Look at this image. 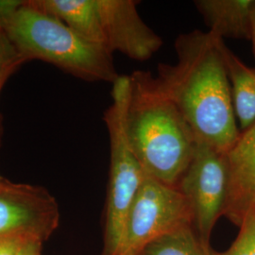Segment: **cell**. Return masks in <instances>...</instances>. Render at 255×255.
<instances>
[{
  "label": "cell",
  "instance_id": "obj_1",
  "mask_svg": "<svg viewBox=\"0 0 255 255\" xmlns=\"http://www.w3.org/2000/svg\"><path fill=\"white\" fill-rule=\"evenodd\" d=\"M224 40L195 29L175 40L177 62L159 64L161 89L188 122L197 141L226 153L240 135L221 47Z\"/></svg>",
  "mask_w": 255,
  "mask_h": 255
},
{
  "label": "cell",
  "instance_id": "obj_2",
  "mask_svg": "<svg viewBox=\"0 0 255 255\" xmlns=\"http://www.w3.org/2000/svg\"><path fill=\"white\" fill-rule=\"evenodd\" d=\"M128 77L125 126L132 151L147 177L177 187L190 164L196 136L155 76L136 70Z\"/></svg>",
  "mask_w": 255,
  "mask_h": 255
},
{
  "label": "cell",
  "instance_id": "obj_3",
  "mask_svg": "<svg viewBox=\"0 0 255 255\" xmlns=\"http://www.w3.org/2000/svg\"><path fill=\"white\" fill-rule=\"evenodd\" d=\"M0 26L27 62L42 60L89 82L114 83L120 77L113 53L37 9L30 1H23Z\"/></svg>",
  "mask_w": 255,
  "mask_h": 255
},
{
  "label": "cell",
  "instance_id": "obj_4",
  "mask_svg": "<svg viewBox=\"0 0 255 255\" xmlns=\"http://www.w3.org/2000/svg\"><path fill=\"white\" fill-rule=\"evenodd\" d=\"M128 96L129 77L120 76L113 83L112 104L104 114L111 151L104 255H118L129 211L146 178L126 132Z\"/></svg>",
  "mask_w": 255,
  "mask_h": 255
},
{
  "label": "cell",
  "instance_id": "obj_5",
  "mask_svg": "<svg viewBox=\"0 0 255 255\" xmlns=\"http://www.w3.org/2000/svg\"><path fill=\"white\" fill-rule=\"evenodd\" d=\"M186 224H194V219L182 192L146 175L129 211L117 255H139L158 237Z\"/></svg>",
  "mask_w": 255,
  "mask_h": 255
},
{
  "label": "cell",
  "instance_id": "obj_6",
  "mask_svg": "<svg viewBox=\"0 0 255 255\" xmlns=\"http://www.w3.org/2000/svg\"><path fill=\"white\" fill-rule=\"evenodd\" d=\"M177 187L190 204L194 225L201 240L209 245L210 236L223 216L228 191L225 153L197 141L190 164Z\"/></svg>",
  "mask_w": 255,
  "mask_h": 255
},
{
  "label": "cell",
  "instance_id": "obj_7",
  "mask_svg": "<svg viewBox=\"0 0 255 255\" xmlns=\"http://www.w3.org/2000/svg\"><path fill=\"white\" fill-rule=\"evenodd\" d=\"M135 0H97L105 47L135 61H146L164 41L141 17Z\"/></svg>",
  "mask_w": 255,
  "mask_h": 255
},
{
  "label": "cell",
  "instance_id": "obj_8",
  "mask_svg": "<svg viewBox=\"0 0 255 255\" xmlns=\"http://www.w3.org/2000/svg\"><path fill=\"white\" fill-rule=\"evenodd\" d=\"M58 216L56 201L43 188L11 182L0 191V237L42 238L56 224Z\"/></svg>",
  "mask_w": 255,
  "mask_h": 255
},
{
  "label": "cell",
  "instance_id": "obj_9",
  "mask_svg": "<svg viewBox=\"0 0 255 255\" xmlns=\"http://www.w3.org/2000/svg\"><path fill=\"white\" fill-rule=\"evenodd\" d=\"M225 158L228 191L223 216L240 226L255 209V123L240 132Z\"/></svg>",
  "mask_w": 255,
  "mask_h": 255
},
{
  "label": "cell",
  "instance_id": "obj_10",
  "mask_svg": "<svg viewBox=\"0 0 255 255\" xmlns=\"http://www.w3.org/2000/svg\"><path fill=\"white\" fill-rule=\"evenodd\" d=\"M194 5L211 34L222 40H251L255 0H196Z\"/></svg>",
  "mask_w": 255,
  "mask_h": 255
},
{
  "label": "cell",
  "instance_id": "obj_11",
  "mask_svg": "<svg viewBox=\"0 0 255 255\" xmlns=\"http://www.w3.org/2000/svg\"><path fill=\"white\" fill-rule=\"evenodd\" d=\"M30 3L86 40L106 48L97 0H30Z\"/></svg>",
  "mask_w": 255,
  "mask_h": 255
},
{
  "label": "cell",
  "instance_id": "obj_12",
  "mask_svg": "<svg viewBox=\"0 0 255 255\" xmlns=\"http://www.w3.org/2000/svg\"><path fill=\"white\" fill-rule=\"evenodd\" d=\"M221 50L241 132L255 123V68L244 64L224 43Z\"/></svg>",
  "mask_w": 255,
  "mask_h": 255
},
{
  "label": "cell",
  "instance_id": "obj_13",
  "mask_svg": "<svg viewBox=\"0 0 255 255\" xmlns=\"http://www.w3.org/2000/svg\"><path fill=\"white\" fill-rule=\"evenodd\" d=\"M194 224H186L158 237L139 255H225L213 251L193 230Z\"/></svg>",
  "mask_w": 255,
  "mask_h": 255
},
{
  "label": "cell",
  "instance_id": "obj_14",
  "mask_svg": "<svg viewBox=\"0 0 255 255\" xmlns=\"http://www.w3.org/2000/svg\"><path fill=\"white\" fill-rule=\"evenodd\" d=\"M26 62L27 60L0 26V92L10 75Z\"/></svg>",
  "mask_w": 255,
  "mask_h": 255
},
{
  "label": "cell",
  "instance_id": "obj_15",
  "mask_svg": "<svg viewBox=\"0 0 255 255\" xmlns=\"http://www.w3.org/2000/svg\"><path fill=\"white\" fill-rule=\"evenodd\" d=\"M237 240L225 255H255V209L240 225Z\"/></svg>",
  "mask_w": 255,
  "mask_h": 255
},
{
  "label": "cell",
  "instance_id": "obj_16",
  "mask_svg": "<svg viewBox=\"0 0 255 255\" xmlns=\"http://www.w3.org/2000/svg\"><path fill=\"white\" fill-rule=\"evenodd\" d=\"M31 236L0 237V255H18L24 242ZM40 238V237H39Z\"/></svg>",
  "mask_w": 255,
  "mask_h": 255
},
{
  "label": "cell",
  "instance_id": "obj_17",
  "mask_svg": "<svg viewBox=\"0 0 255 255\" xmlns=\"http://www.w3.org/2000/svg\"><path fill=\"white\" fill-rule=\"evenodd\" d=\"M41 238L30 237L27 239L19 251L18 255H40Z\"/></svg>",
  "mask_w": 255,
  "mask_h": 255
},
{
  "label": "cell",
  "instance_id": "obj_18",
  "mask_svg": "<svg viewBox=\"0 0 255 255\" xmlns=\"http://www.w3.org/2000/svg\"><path fill=\"white\" fill-rule=\"evenodd\" d=\"M251 41L253 42V46H254V51L255 54V5L253 9V13H252V35H251Z\"/></svg>",
  "mask_w": 255,
  "mask_h": 255
},
{
  "label": "cell",
  "instance_id": "obj_19",
  "mask_svg": "<svg viewBox=\"0 0 255 255\" xmlns=\"http://www.w3.org/2000/svg\"><path fill=\"white\" fill-rule=\"evenodd\" d=\"M10 183H11V182H9V181L6 180V179H4V178L0 175V191L3 190V189H5V188H7V187H9V185H10Z\"/></svg>",
  "mask_w": 255,
  "mask_h": 255
}]
</instances>
